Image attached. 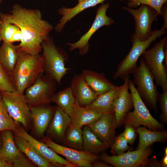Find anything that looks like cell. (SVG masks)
Wrapping results in <instances>:
<instances>
[{"label": "cell", "instance_id": "6da1fadb", "mask_svg": "<svg viewBox=\"0 0 167 167\" xmlns=\"http://www.w3.org/2000/svg\"><path fill=\"white\" fill-rule=\"evenodd\" d=\"M9 12H0V19L16 25L20 30L23 37L18 45L20 51L39 54L42 51L41 44L49 37L53 26L42 19V13L38 9H27L15 4Z\"/></svg>", "mask_w": 167, "mask_h": 167}, {"label": "cell", "instance_id": "7a4b0ae2", "mask_svg": "<svg viewBox=\"0 0 167 167\" xmlns=\"http://www.w3.org/2000/svg\"><path fill=\"white\" fill-rule=\"evenodd\" d=\"M43 67L41 55L20 51L11 76L16 91L24 94L25 89L34 83L38 75L43 73Z\"/></svg>", "mask_w": 167, "mask_h": 167}, {"label": "cell", "instance_id": "3957f363", "mask_svg": "<svg viewBox=\"0 0 167 167\" xmlns=\"http://www.w3.org/2000/svg\"><path fill=\"white\" fill-rule=\"evenodd\" d=\"M41 45L43 73L59 84L71 69L65 66L68 59V54L63 49L56 46L53 39L50 36L42 42Z\"/></svg>", "mask_w": 167, "mask_h": 167}, {"label": "cell", "instance_id": "277c9868", "mask_svg": "<svg viewBox=\"0 0 167 167\" xmlns=\"http://www.w3.org/2000/svg\"><path fill=\"white\" fill-rule=\"evenodd\" d=\"M165 30L155 29L152 31V34L144 41H140L133 34L131 36L132 46L128 54L124 59L118 64L117 70L113 77L122 80L126 76L132 74L138 66L137 62L142 54L149 47L152 43L158 38L165 34Z\"/></svg>", "mask_w": 167, "mask_h": 167}, {"label": "cell", "instance_id": "5b68a950", "mask_svg": "<svg viewBox=\"0 0 167 167\" xmlns=\"http://www.w3.org/2000/svg\"><path fill=\"white\" fill-rule=\"evenodd\" d=\"M128 86L132 96L134 110L127 113L123 123L131 124L135 129L141 125H143L152 131L164 130V124L159 122L151 115L138 94L132 80L130 79L128 81Z\"/></svg>", "mask_w": 167, "mask_h": 167}, {"label": "cell", "instance_id": "8992f818", "mask_svg": "<svg viewBox=\"0 0 167 167\" xmlns=\"http://www.w3.org/2000/svg\"><path fill=\"white\" fill-rule=\"evenodd\" d=\"M167 42L165 36L156 43L153 47L146 49L142 54L144 64L152 75L156 85L163 92L167 90V69L164 64V47Z\"/></svg>", "mask_w": 167, "mask_h": 167}, {"label": "cell", "instance_id": "52a82bcc", "mask_svg": "<svg viewBox=\"0 0 167 167\" xmlns=\"http://www.w3.org/2000/svg\"><path fill=\"white\" fill-rule=\"evenodd\" d=\"M132 82L137 86V91L143 102L156 113L158 112L157 103L159 93L154 83L153 78L146 67L142 57L140 64L133 73Z\"/></svg>", "mask_w": 167, "mask_h": 167}, {"label": "cell", "instance_id": "ba28073f", "mask_svg": "<svg viewBox=\"0 0 167 167\" xmlns=\"http://www.w3.org/2000/svg\"><path fill=\"white\" fill-rule=\"evenodd\" d=\"M57 83L43 72L37 76L34 83L27 88L24 95L29 106L49 104L55 93Z\"/></svg>", "mask_w": 167, "mask_h": 167}, {"label": "cell", "instance_id": "9c48e42d", "mask_svg": "<svg viewBox=\"0 0 167 167\" xmlns=\"http://www.w3.org/2000/svg\"><path fill=\"white\" fill-rule=\"evenodd\" d=\"M3 102L11 117L17 123L28 129L32 121L30 107L24 94L15 92L0 91Z\"/></svg>", "mask_w": 167, "mask_h": 167}, {"label": "cell", "instance_id": "30bf717a", "mask_svg": "<svg viewBox=\"0 0 167 167\" xmlns=\"http://www.w3.org/2000/svg\"><path fill=\"white\" fill-rule=\"evenodd\" d=\"M153 151L150 146L145 150L128 151L120 155L110 156L105 152L99 156L101 160L115 167H149V157Z\"/></svg>", "mask_w": 167, "mask_h": 167}, {"label": "cell", "instance_id": "8fae6325", "mask_svg": "<svg viewBox=\"0 0 167 167\" xmlns=\"http://www.w3.org/2000/svg\"><path fill=\"white\" fill-rule=\"evenodd\" d=\"M122 9L130 13L133 17L135 23L134 34L140 41H144L152 34L151 26L156 19L157 15L156 10L152 7L141 4L136 9L123 6Z\"/></svg>", "mask_w": 167, "mask_h": 167}, {"label": "cell", "instance_id": "7c38bea8", "mask_svg": "<svg viewBox=\"0 0 167 167\" xmlns=\"http://www.w3.org/2000/svg\"><path fill=\"white\" fill-rule=\"evenodd\" d=\"M42 142L58 154L79 167H92L93 163L100 159L99 156L84 150H79L58 144L48 136H43Z\"/></svg>", "mask_w": 167, "mask_h": 167}, {"label": "cell", "instance_id": "4fadbf2b", "mask_svg": "<svg viewBox=\"0 0 167 167\" xmlns=\"http://www.w3.org/2000/svg\"><path fill=\"white\" fill-rule=\"evenodd\" d=\"M109 6V3L107 2L103 3L97 9L95 20L88 31L77 42L66 43L70 47V51L78 49L81 55L86 54L89 50V40L94 33L101 27L109 26L115 23L111 18L106 15L107 10Z\"/></svg>", "mask_w": 167, "mask_h": 167}, {"label": "cell", "instance_id": "5bb4252c", "mask_svg": "<svg viewBox=\"0 0 167 167\" xmlns=\"http://www.w3.org/2000/svg\"><path fill=\"white\" fill-rule=\"evenodd\" d=\"M86 126L101 141L111 147L116 137L117 127L114 113H103L96 120Z\"/></svg>", "mask_w": 167, "mask_h": 167}, {"label": "cell", "instance_id": "9a60e30c", "mask_svg": "<svg viewBox=\"0 0 167 167\" xmlns=\"http://www.w3.org/2000/svg\"><path fill=\"white\" fill-rule=\"evenodd\" d=\"M14 133L15 135L27 140L33 145L43 157L56 167H77L75 165L59 156L43 142L38 141L33 137L23 128L20 127L18 131Z\"/></svg>", "mask_w": 167, "mask_h": 167}, {"label": "cell", "instance_id": "2e32d148", "mask_svg": "<svg viewBox=\"0 0 167 167\" xmlns=\"http://www.w3.org/2000/svg\"><path fill=\"white\" fill-rule=\"evenodd\" d=\"M130 75L126 77L120 91L113 103V107L117 127L123 124L124 119L127 113L133 107L131 94L129 92L128 81Z\"/></svg>", "mask_w": 167, "mask_h": 167}, {"label": "cell", "instance_id": "e0dca14e", "mask_svg": "<svg viewBox=\"0 0 167 167\" xmlns=\"http://www.w3.org/2000/svg\"><path fill=\"white\" fill-rule=\"evenodd\" d=\"M70 116L58 106L54 107L53 116L47 129V136L59 141H64L70 125Z\"/></svg>", "mask_w": 167, "mask_h": 167}, {"label": "cell", "instance_id": "ac0fdd59", "mask_svg": "<svg viewBox=\"0 0 167 167\" xmlns=\"http://www.w3.org/2000/svg\"><path fill=\"white\" fill-rule=\"evenodd\" d=\"M29 107L34 132L37 136L43 137L52 118L54 107L48 104Z\"/></svg>", "mask_w": 167, "mask_h": 167}, {"label": "cell", "instance_id": "d6986e66", "mask_svg": "<svg viewBox=\"0 0 167 167\" xmlns=\"http://www.w3.org/2000/svg\"><path fill=\"white\" fill-rule=\"evenodd\" d=\"M74 96L81 106L85 107L91 104L98 96L89 86L81 75H75L70 86Z\"/></svg>", "mask_w": 167, "mask_h": 167}, {"label": "cell", "instance_id": "ffe728a7", "mask_svg": "<svg viewBox=\"0 0 167 167\" xmlns=\"http://www.w3.org/2000/svg\"><path fill=\"white\" fill-rule=\"evenodd\" d=\"M107 0H83L78 2V4L73 8L62 7L59 9L58 12L62 17L59 23L55 27V31L60 32L63 29L65 24L70 21L74 17L85 9L88 8L95 6ZM120 1L122 0H117Z\"/></svg>", "mask_w": 167, "mask_h": 167}, {"label": "cell", "instance_id": "44dd1931", "mask_svg": "<svg viewBox=\"0 0 167 167\" xmlns=\"http://www.w3.org/2000/svg\"><path fill=\"white\" fill-rule=\"evenodd\" d=\"M103 114L80 106L76 100L70 116L71 119L70 125L81 128L94 122Z\"/></svg>", "mask_w": 167, "mask_h": 167}, {"label": "cell", "instance_id": "7402d4cb", "mask_svg": "<svg viewBox=\"0 0 167 167\" xmlns=\"http://www.w3.org/2000/svg\"><path fill=\"white\" fill-rule=\"evenodd\" d=\"M80 75L98 96L110 90L115 86L107 79L104 73L84 69Z\"/></svg>", "mask_w": 167, "mask_h": 167}, {"label": "cell", "instance_id": "603a6c76", "mask_svg": "<svg viewBox=\"0 0 167 167\" xmlns=\"http://www.w3.org/2000/svg\"><path fill=\"white\" fill-rule=\"evenodd\" d=\"M122 86H115L110 90L99 95L91 104L85 107L101 113H114L113 105L118 96Z\"/></svg>", "mask_w": 167, "mask_h": 167}, {"label": "cell", "instance_id": "cb8c5ba5", "mask_svg": "<svg viewBox=\"0 0 167 167\" xmlns=\"http://www.w3.org/2000/svg\"><path fill=\"white\" fill-rule=\"evenodd\" d=\"M16 146L29 159L39 167H54V165L43 157L36 149L27 140L19 136H14Z\"/></svg>", "mask_w": 167, "mask_h": 167}, {"label": "cell", "instance_id": "d4e9b609", "mask_svg": "<svg viewBox=\"0 0 167 167\" xmlns=\"http://www.w3.org/2000/svg\"><path fill=\"white\" fill-rule=\"evenodd\" d=\"M20 51L18 45H15L10 42L3 41L0 47V62L10 76L16 65Z\"/></svg>", "mask_w": 167, "mask_h": 167}, {"label": "cell", "instance_id": "484cf974", "mask_svg": "<svg viewBox=\"0 0 167 167\" xmlns=\"http://www.w3.org/2000/svg\"><path fill=\"white\" fill-rule=\"evenodd\" d=\"M139 135L138 145L136 150H145L153 143L163 142L167 139V132L165 130L152 131L148 129L146 126H139L136 129Z\"/></svg>", "mask_w": 167, "mask_h": 167}, {"label": "cell", "instance_id": "4316f807", "mask_svg": "<svg viewBox=\"0 0 167 167\" xmlns=\"http://www.w3.org/2000/svg\"><path fill=\"white\" fill-rule=\"evenodd\" d=\"M1 134L2 145L0 157L4 158L12 164L13 161L21 152L16 146L11 131L9 130L3 131L1 132Z\"/></svg>", "mask_w": 167, "mask_h": 167}, {"label": "cell", "instance_id": "83f0119b", "mask_svg": "<svg viewBox=\"0 0 167 167\" xmlns=\"http://www.w3.org/2000/svg\"><path fill=\"white\" fill-rule=\"evenodd\" d=\"M82 134L84 150L98 155L109 148L96 137L88 126L83 127Z\"/></svg>", "mask_w": 167, "mask_h": 167}, {"label": "cell", "instance_id": "f1b7e54d", "mask_svg": "<svg viewBox=\"0 0 167 167\" xmlns=\"http://www.w3.org/2000/svg\"><path fill=\"white\" fill-rule=\"evenodd\" d=\"M75 101L70 87L54 93L51 98V102L56 104L57 106L69 116Z\"/></svg>", "mask_w": 167, "mask_h": 167}, {"label": "cell", "instance_id": "f546056e", "mask_svg": "<svg viewBox=\"0 0 167 167\" xmlns=\"http://www.w3.org/2000/svg\"><path fill=\"white\" fill-rule=\"evenodd\" d=\"M64 143L66 147L84 150L82 128L70 125L66 131Z\"/></svg>", "mask_w": 167, "mask_h": 167}, {"label": "cell", "instance_id": "4dcf8cb0", "mask_svg": "<svg viewBox=\"0 0 167 167\" xmlns=\"http://www.w3.org/2000/svg\"><path fill=\"white\" fill-rule=\"evenodd\" d=\"M19 127L9 114L0 92V133L9 130L15 133L18 131Z\"/></svg>", "mask_w": 167, "mask_h": 167}, {"label": "cell", "instance_id": "1f68e13d", "mask_svg": "<svg viewBox=\"0 0 167 167\" xmlns=\"http://www.w3.org/2000/svg\"><path fill=\"white\" fill-rule=\"evenodd\" d=\"M122 134L116 136L114 141L111 147V152L113 156L120 155L126 151H132L133 148L129 146Z\"/></svg>", "mask_w": 167, "mask_h": 167}, {"label": "cell", "instance_id": "d6a6232c", "mask_svg": "<svg viewBox=\"0 0 167 167\" xmlns=\"http://www.w3.org/2000/svg\"><path fill=\"white\" fill-rule=\"evenodd\" d=\"M167 0H129L127 3V7L133 8L137 7L140 4L149 6L154 9L157 15H161V9L163 4Z\"/></svg>", "mask_w": 167, "mask_h": 167}, {"label": "cell", "instance_id": "836d02e7", "mask_svg": "<svg viewBox=\"0 0 167 167\" xmlns=\"http://www.w3.org/2000/svg\"><path fill=\"white\" fill-rule=\"evenodd\" d=\"M15 91L11 76L0 62V91Z\"/></svg>", "mask_w": 167, "mask_h": 167}, {"label": "cell", "instance_id": "e575fe53", "mask_svg": "<svg viewBox=\"0 0 167 167\" xmlns=\"http://www.w3.org/2000/svg\"><path fill=\"white\" fill-rule=\"evenodd\" d=\"M1 36L2 41L9 42L14 32L19 28L16 25L6 21L1 20Z\"/></svg>", "mask_w": 167, "mask_h": 167}, {"label": "cell", "instance_id": "d590c367", "mask_svg": "<svg viewBox=\"0 0 167 167\" xmlns=\"http://www.w3.org/2000/svg\"><path fill=\"white\" fill-rule=\"evenodd\" d=\"M158 101L159 102L161 113L160 119L161 123H167V90L159 94Z\"/></svg>", "mask_w": 167, "mask_h": 167}, {"label": "cell", "instance_id": "8d00e7d4", "mask_svg": "<svg viewBox=\"0 0 167 167\" xmlns=\"http://www.w3.org/2000/svg\"><path fill=\"white\" fill-rule=\"evenodd\" d=\"M125 126V130L122 133V135L127 143L131 145L133 144L136 138L137 132L136 129L131 124L123 123Z\"/></svg>", "mask_w": 167, "mask_h": 167}, {"label": "cell", "instance_id": "74e56055", "mask_svg": "<svg viewBox=\"0 0 167 167\" xmlns=\"http://www.w3.org/2000/svg\"><path fill=\"white\" fill-rule=\"evenodd\" d=\"M14 167H35L36 165L23 153H21L13 161Z\"/></svg>", "mask_w": 167, "mask_h": 167}, {"label": "cell", "instance_id": "f35d334b", "mask_svg": "<svg viewBox=\"0 0 167 167\" xmlns=\"http://www.w3.org/2000/svg\"><path fill=\"white\" fill-rule=\"evenodd\" d=\"M161 15L164 20L163 25L161 28V29L165 30L167 28V3H164L162 6L161 9Z\"/></svg>", "mask_w": 167, "mask_h": 167}, {"label": "cell", "instance_id": "ab89813d", "mask_svg": "<svg viewBox=\"0 0 167 167\" xmlns=\"http://www.w3.org/2000/svg\"><path fill=\"white\" fill-rule=\"evenodd\" d=\"M22 37V32L19 28L14 32L10 39L9 42L12 43L15 42H20Z\"/></svg>", "mask_w": 167, "mask_h": 167}, {"label": "cell", "instance_id": "60d3db41", "mask_svg": "<svg viewBox=\"0 0 167 167\" xmlns=\"http://www.w3.org/2000/svg\"><path fill=\"white\" fill-rule=\"evenodd\" d=\"M149 167H164L161 163L159 162L154 156L149 159Z\"/></svg>", "mask_w": 167, "mask_h": 167}, {"label": "cell", "instance_id": "b9f144b4", "mask_svg": "<svg viewBox=\"0 0 167 167\" xmlns=\"http://www.w3.org/2000/svg\"><path fill=\"white\" fill-rule=\"evenodd\" d=\"M112 165L110 166L104 162L98 159L95 161L92 164V167H112Z\"/></svg>", "mask_w": 167, "mask_h": 167}, {"label": "cell", "instance_id": "7bdbcfd3", "mask_svg": "<svg viewBox=\"0 0 167 167\" xmlns=\"http://www.w3.org/2000/svg\"><path fill=\"white\" fill-rule=\"evenodd\" d=\"M13 164L4 158L0 157V167H12Z\"/></svg>", "mask_w": 167, "mask_h": 167}, {"label": "cell", "instance_id": "ee69618b", "mask_svg": "<svg viewBox=\"0 0 167 167\" xmlns=\"http://www.w3.org/2000/svg\"><path fill=\"white\" fill-rule=\"evenodd\" d=\"M164 63L165 67L167 69V42L164 45Z\"/></svg>", "mask_w": 167, "mask_h": 167}, {"label": "cell", "instance_id": "f6af8a7d", "mask_svg": "<svg viewBox=\"0 0 167 167\" xmlns=\"http://www.w3.org/2000/svg\"><path fill=\"white\" fill-rule=\"evenodd\" d=\"M165 154L164 157L161 162L163 165L164 167L167 166V148L166 147L165 149Z\"/></svg>", "mask_w": 167, "mask_h": 167}, {"label": "cell", "instance_id": "bcb514c9", "mask_svg": "<svg viewBox=\"0 0 167 167\" xmlns=\"http://www.w3.org/2000/svg\"><path fill=\"white\" fill-rule=\"evenodd\" d=\"M1 133V132H0ZM0 133V152L2 145V140L1 133Z\"/></svg>", "mask_w": 167, "mask_h": 167}, {"label": "cell", "instance_id": "7dc6e473", "mask_svg": "<svg viewBox=\"0 0 167 167\" xmlns=\"http://www.w3.org/2000/svg\"><path fill=\"white\" fill-rule=\"evenodd\" d=\"M1 22L0 19V44L1 41H2V38H1Z\"/></svg>", "mask_w": 167, "mask_h": 167}, {"label": "cell", "instance_id": "c3c4849f", "mask_svg": "<svg viewBox=\"0 0 167 167\" xmlns=\"http://www.w3.org/2000/svg\"><path fill=\"white\" fill-rule=\"evenodd\" d=\"M78 1V2H80L83 0H77Z\"/></svg>", "mask_w": 167, "mask_h": 167}, {"label": "cell", "instance_id": "681fc988", "mask_svg": "<svg viewBox=\"0 0 167 167\" xmlns=\"http://www.w3.org/2000/svg\"><path fill=\"white\" fill-rule=\"evenodd\" d=\"M2 0H0V3H1Z\"/></svg>", "mask_w": 167, "mask_h": 167}]
</instances>
